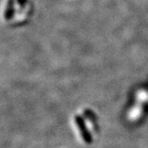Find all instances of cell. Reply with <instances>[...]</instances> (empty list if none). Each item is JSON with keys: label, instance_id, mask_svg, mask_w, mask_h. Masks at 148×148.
Masks as SVG:
<instances>
[{"label": "cell", "instance_id": "cell-1", "mask_svg": "<svg viewBox=\"0 0 148 148\" xmlns=\"http://www.w3.org/2000/svg\"><path fill=\"white\" fill-rule=\"evenodd\" d=\"M31 11V0H1L0 21L7 27H16L27 21Z\"/></svg>", "mask_w": 148, "mask_h": 148}]
</instances>
